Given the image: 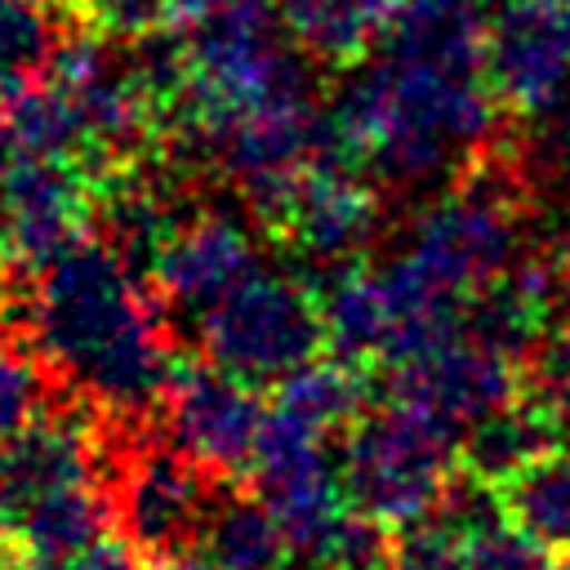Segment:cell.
<instances>
[{
  "label": "cell",
  "instance_id": "4",
  "mask_svg": "<svg viewBox=\"0 0 570 570\" xmlns=\"http://www.w3.org/2000/svg\"><path fill=\"white\" fill-rule=\"evenodd\" d=\"M521 254V200L512 169L490 151L432 196L405 227L401 258L463 307Z\"/></svg>",
  "mask_w": 570,
  "mask_h": 570
},
{
  "label": "cell",
  "instance_id": "3",
  "mask_svg": "<svg viewBox=\"0 0 570 570\" xmlns=\"http://www.w3.org/2000/svg\"><path fill=\"white\" fill-rule=\"evenodd\" d=\"M463 436L432 414L387 396L383 410L361 414L347 432L338 476L347 503L383 530H410L441 512L454 485V454Z\"/></svg>",
  "mask_w": 570,
  "mask_h": 570
},
{
  "label": "cell",
  "instance_id": "30",
  "mask_svg": "<svg viewBox=\"0 0 570 570\" xmlns=\"http://www.w3.org/2000/svg\"><path fill=\"white\" fill-rule=\"evenodd\" d=\"M0 227H4V165H0Z\"/></svg>",
  "mask_w": 570,
  "mask_h": 570
},
{
  "label": "cell",
  "instance_id": "20",
  "mask_svg": "<svg viewBox=\"0 0 570 570\" xmlns=\"http://www.w3.org/2000/svg\"><path fill=\"white\" fill-rule=\"evenodd\" d=\"M111 530H116V517H111L107 481H85L31 508L4 539L27 557H62L107 539Z\"/></svg>",
  "mask_w": 570,
  "mask_h": 570
},
{
  "label": "cell",
  "instance_id": "11",
  "mask_svg": "<svg viewBox=\"0 0 570 570\" xmlns=\"http://www.w3.org/2000/svg\"><path fill=\"white\" fill-rule=\"evenodd\" d=\"M392 396L463 436L472 423L521 396L517 356L476 330H454L392 365Z\"/></svg>",
  "mask_w": 570,
  "mask_h": 570
},
{
  "label": "cell",
  "instance_id": "19",
  "mask_svg": "<svg viewBox=\"0 0 570 570\" xmlns=\"http://www.w3.org/2000/svg\"><path fill=\"white\" fill-rule=\"evenodd\" d=\"M405 0H276L289 40L321 62H361L387 40Z\"/></svg>",
  "mask_w": 570,
  "mask_h": 570
},
{
  "label": "cell",
  "instance_id": "26",
  "mask_svg": "<svg viewBox=\"0 0 570 570\" xmlns=\"http://www.w3.org/2000/svg\"><path fill=\"white\" fill-rule=\"evenodd\" d=\"M80 27L107 31V36H147L169 27L174 0H67Z\"/></svg>",
  "mask_w": 570,
  "mask_h": 570
},
{
  "label": "cell",
  "instance_id": "8",
  "mask_svg": "<svg viewBox=\"0 0 570 570\" xmlns=\"http://www.w3.org/2000/svg\"><path fill=\"white\" fill-rule=\"evenodd\" d=\"M209 468L183 454L174 441H134L111 450L107 494L120 539L138 557H183L200 543V530L214 512Z\"/></svg>",
  "mask_w": 570,
  "mask_h": 570
},
{
  "label": "cell",
  "instance_id": "10",
  "mask_svg": "<svg viewBox=\"0 0 570 570\" xmlns=\"http://www.w3.org/2000/svg\"><path fill=\"white\" fill-rule=\"evenodd\" d=\"M160 414L165 436L214 476L254 468L267 428V405L258 401L254 383L227 374L214 361H183L169 374Z\"/></svg>",
  "mask_w": 570,
  "mask_h": 570
},
{
  "label": "cell",
  "instance_id": "14",
  "mask_svg": "<svg viewBox=\"0 0 570 570\" xmlns=\"http://www.w3.org/2000/svg\"><path fill=\"white\" fill-rule=\"evenodd\" d=\"M258 267V245L245 218L200 209L165 240L151 263V294L165 316H205L223 294H232Z\"/></svg>",
  "mask_w": 570,
  "mask_h": 570
},
{
  "label": "cell",
  "instance_id": "2",
  "mask_svg": "<svg viewBox=\"0 0 570 570\" xmlns=\"http://www.w3.org/2000/svg\"><path fill=\"white\" fill-rule=\"evenodd\" d=\"M499 94L485 76V27L396 18L330 107L334 147L379 183L423 191L490 156Z\"/></svg>",
  "mask_w": 570,
  "mask_h": 570
},
{
  "label": "cell",
  "instance_id": "5",
  "mask_svg": "<svg viewBox=\"0 0 570 570\" xmlns=\"http://www.w3.org/2000/svg\"><path fill=\"white\" fill-rule=\"evenodd\" d=\"M463 303L432 285L419 267L401 254L387 263H347L321 294L325 343L352 361H383L401 365L405 356L423 352L428 343L459 330Z\"/></svg>",
  "mask_w": 570,
  "mask_h": 570
},
{
  "label": "cell",
  "instance_id": "15",
  "mask_svg": "<svg viewBox=\"0 0 570 570\" xmlns=\"http://www.w3.org/2000/svg\"><path fill=\"white\" fill-rule=\"evenodd\" d=\"M4 165V227L0 263L36 267L89 232L94 178L67 160H0Z\"/></svg>",
  "mask_w": 570,
  "mask_h": 570
},
{
  "label": "cell",
  "instance_id": "23",
  "mask_svg": "<svg viewBox=\"0 0 570 570\" xmlns=\"http://www.w3.org/2000/svg\"><path fill=\"white\" fill-rule=\"evenodd\" d=\"M67 31L49 0H0V98L45 80Z\"/></svg>",
  "mask_w": 570,
  "mask_h": 570
},
{
  "label": "cell",
  "instance_id": "29",
  "mask_svg": "<svg viewBox=\"0 0 570 570\" xmlns=\"http://www.w3.org/2000/svg\"><path fill=\"white\" fill-rule=\"evenodd\" d=\"M147 570H218V566H214L209 557H200V561H196V557H160V561H151Z\"/></svg>",
  "mask_w": 570,
  "mask_h": 570
},
{
  "label": "cell",
  "instance_id": "24",
  "mask_svg": "<svg viewBox=\"0 0 570 570\" xmlns=\"http://www.w3.org/2000/svg\"><path fill=\"white\" fill-rule=\"evenodd\" d=\"M49 383L53 379L36 347L22 334L0 330V445L49 405Z\"/></svg>",
  "mask_w": 570,
  "mask_h": 570
},
{
  "label": "cell",
  "instance_id": "12",
  "mask_svg": "<svg viewBox=\"0 0 570 570\" xmlns=\"http://www.w3.org/2000/svg\"><path fill=\"white\" fill-rule=\"evenodd\" d=\"M249 472H254L258 499L281 521L289 552L303 557L307 566L325 552V543L338 534V525L356 512L343 494L338 463L325 454V441H312V436L267 423Z\"/></svg>",
  "mask_w": 570,
  "mask_h": 570
},
{
  "label": "cell",
  "instance_id": "1",
  "mask_svg": "<svg viewBox=\"0 0 570 570\" xmlns=\"http://www.w3.org/2000/svg\"><path fill=\"white\" fill-rule=\"evenodd\" d=\"M0 321L36 347L58 387L107 423L134 428L160 410L178 365L165 307L98 236H80L36 267L0 263Z\"/></svg>",
  "mask_w": 570,
  "mask_h": 570
},
{
  "label": "cell",
  "instance_id": "6",
  "mask_svg": "<svg viewBox=\"0 0 570 570\" xmlns=\"http://www.w3.org/2000/svg\"><path fill=\"white\" fill-rule=\"evenodd\" d=\"M191 325L205 361L254 387L281 383L325 343L321 294H312L298 276L272 272L263 263Z\"/></svg>",
  "mask_w": 570,
  "mask_h": 570
},
{
  "label": "cell",
  "instance_id": "21",
  "mask_svg": "<svg viewBox=\"0 0 570 570\" xmlns=\"http://www.w3.org/2000/svg\"><path fill=\"white\" fill-rule=\"evenodd\" d=\"M200 548L218 570H281L285 557H294L263 499H218L200 530Z\"/></svg>",
  "mask_w": 570,
  "mask_h": 570
},
{
  "label": "cell",
  "instance_id": "25",
  "mask_svg": "<svg viewBox=\"0 0 570 570\" xmlns=\"http://www.w3.org/2000/svg\"><path fill=\"white\" fill-rule=\"evenodd\" d=\"M530 396L570 423V325L543 334L530 347Z\"/></svg>",
  "mask_w": 570,
  "mask_h": 570
},
{
  "label": "cell",
  "instance_id": "22",
  "mask_svg": "<svg viewBox=\"0 0 570 570\" xmlns=\"http://www.w3.org/2000/svg\"><path fill=\"white\" fill-rule=\"evenodd\" d=\"M508 517L548 552L570 557V450H552L503 485Z\"/></svg>",
  "mask_w": 570,
  "mask_h": 570
},
{
  "label": "cell",
  "instance_id": "18",
  "mask_svg": "<svg viewBox=\"0 0 570 570\" xmlns=\"http://www.w3.org/2000/svg\"><path fill=\"white\" fill-rule=\"evenodd\" d=\"M557 432L561 419L552 410H543L534 396H517L463 432L468 476L503 490L512 476H521L530 463L557 450Z\"/></svg>",
  "mask_w": 570,
  "mask_h": 570
},
{
  "label": "cell",
  "instance_id": "13",
  "mask_svg": "<svg viewBox=\"0 0 570 570\" xmlns=\"http://www.w3.org/2000/svg\"><path fill=\"white\" fill-rule=\"evenodd\" d=\"M379 218L383 209H379L374 183L347 169L343 151H325L298 174V183L289 187V196L281 200L267 227L285 236L303 258L338 272L374 245Z\"/></svg>",
  "mask_w": 570,
  "mask_h": 570
},
{
  "label": "cell",
  "instance_id": "31",
  "mask_svg": "<svg viewBox=\"0 0 570 570\" xmlns=\"http://www.w3.org/2000/svg\"><path fill=\"white\" fill-rule=\"evenodd\" d=\"M566 450H570V445H566Z\"/></svg>",
  "mask_w": 570,
  "mask_h": 570
},
{
  "label": "cell",
  "instance_id": "28",
  "mask_svg": "<svg viewBox=\"0 0 570 570\" xmlns=\"http://www.w3.org/2000/svg\"><path fill=\"white\" fill-rule=\"evenodd\" d=\"M27 557V552H22ZM134 548L125 539H98L89 548L62 552V557H27V570H134Z\"/></svg>",
  "mask_w": 570,
  "mask_h": 570
},
{
  "label": "cell",
  "instance_id": "7",
  "mask_svg": "<svg viewBox=\"0 0 570 570\" xmlns=\"http://www.w3.org/2000/svg\"><path fill=\"white\" fill-rule=\"evenodd\" d=\"M485 76L570 165V0H503L485 18Z\"/></svg>",
  "mask_w": 570,
  "mask_h": 570
},
{
  "label": "cell",
  "instance_id": "16",
  "mask_svg": "<svg viewBox=\"0 0 570 570\" xmlns=\"http://www.w3.org/2000/svg\"><path fill=\"white\" fill-rule=\"evenodd\" d=\"M472 330L512 356H525L543 334L570 325V254H517L472 303Z\"/></svg>",
  "mask_w": 570,
  "mask_h": 570
},
{
  "label": "cell",
  "instance_id": "27",
  "mask_svg": "<svg viewBox=\"0 0 570 570\" xmlns=\"http://www.w3.org/2000/svg\"><path fill=\"white\" fill-rule=\"evenodd\" d=\"M383 570H463V557H459V539L436 521V525H410L401 530V539L392 543L387 552V566Z\"/></svg>",
  "mask_w": 570,
  "mask_h": 570
},
{
  "label": "cell",
  "instance_id": "17",
  "mask_svg": "<svg viewBox=\"0 0 570 570\" xmlns=\"http://www.w3.org/2000/svg\"><path fill=\"white\" fill-rule=\"evenodd\" d=\"M365 405V379L352 361L334 356V361H307L294 374H285L276 383V396L267 405V423L312 436V441H330L334 432L352 428L361 419Z\"/></svg>",
  "mask_w": 570,
  "mask_h": 570
},
{
  "label": "cell",
  "instance_id": "9",
  "mask_svg": "<svg viewBox=\"0 0 570 570\" xmlns=\"http://www.w3.org/2000/svg\"><path fill=\"white\" fill-rule=\"evenodd\" d=\"M102 423L94 405L67 392L0 445V539L45 499L85 481H107L111 450Z\"/></svg>",
  "mask_w": 570,
  "mask_h": 570
}]
</instances>
